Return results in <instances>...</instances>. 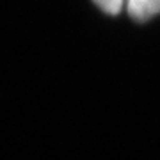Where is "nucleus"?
Instances as JSON below:
<instances>
[{
  "label": "nucleus",
  "instance_id": "1",
  "mask_svg": "<svg viewBox=\"0 0 160 160\" xmlns=\"http://www.w3.org/2000/svg\"><path fill=\"white\" fill-rule=\"evenodd\" d=\"M126 9L133 20L146 22L160 14V0H126Z\"/></svg>",
  "mask_w": 160,
  "mask_h": 160
},
{
  "label": "nucleus",
  "instance_id": "2",
  "mask_svg": "<svg viewBox=\"0 0 160 160\" xmlns=\"http://www.w3.org/2000/svg\"><path fill=\"white\" fill-rule=\"evenodd\" d=\"M102 11L109 12V14H118L126 4V0H92Z\"/></svg>",
  "mask_w": 160,
  "mask_h": 160
}]
</instances>
